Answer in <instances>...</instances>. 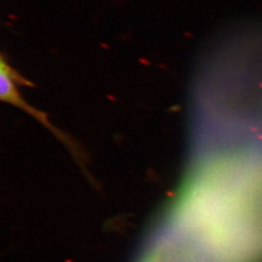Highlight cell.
<instances>
[{
  "label": "cell",
  "instance_id": "cell-1",
  "mask_svg": "<svg viewBox=\"0 0 262 262\" xmlns=\"http://www.w3.org/2000/svg\"><path fill=\"white\" fill-rule=\"evenodd\" d=\"M187 173L147 244L159 262H262V110L191 122Z\"/></svg>",
  "mask_w": 262,
  "mask_h": 262
},
{
  "label": "cell",
  "instance_id": "cell-2",
  "mask_svg": "<svg viewBox=\"0 0 262 262\" xmlns=\"http://www.w3.org/2000/svg\"><path fill=\"white\" fill-rule=\"evenodd\" d=\"M9 68H12V66H10L7 59L4 58V56L0 54V69H9Z\"/></svg>",
  "mask_w": 262,
  "mask_h": 262
}]
</instances>
